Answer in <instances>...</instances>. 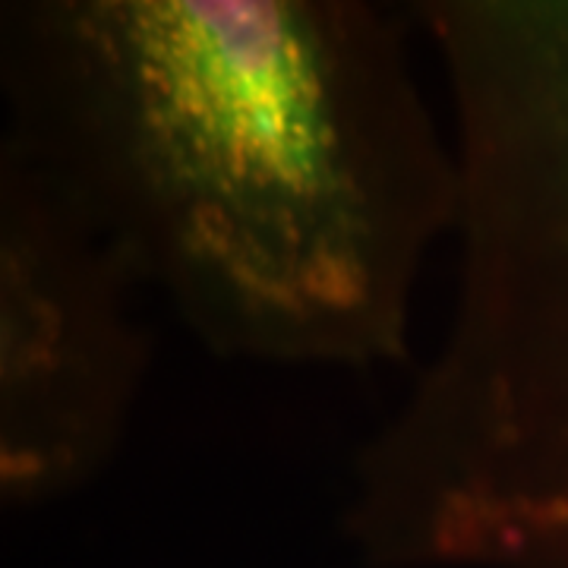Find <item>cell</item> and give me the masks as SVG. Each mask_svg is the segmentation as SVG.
Wrapping results in <instances>:
<instances>
[{"instance_id": "6da1fadb", "label": "cell", "mask_w": 568, "mask_h": 568, "mask_svg": "<svg viewBox=\"0 0 568 568\" xmlns=\"http://www.w3.org/2000/svg\"><path fill=\"white\" fill-rule=\"evenodd\" d=\"M414 3L7 0L0 145L212 357L410 364L462 174Z\"/></svg>"}, {"instance_id": "7a4b0ae2", "label": "cell", "mask_w": 568, "mask_h": 568, "mask_svg": "<svg viewBox=\"0 0 568 568\" xmlns=\"http://www.w3.org/2000/svg\"><path fill=\"white\" fill-rule=\"evenodd\" d=\"M462 203L436 354L357 448L364 568H568V0H414Z\"/></svg>"}, {"instance_id": "3957f363", "label": "cell", "mask_w": 568, "mask_h": 568, "mask_svg": "<svg viewBox=\"0 0 568 568\" xmlns=\"http://www.w3.org/2000/svg\"><path fill=\"white\" fill-rule=\"evenodd\" d=\"M142 287L0 145V508L29 515L114 467L152 373Z\"/></svg>"}]
</instances>
